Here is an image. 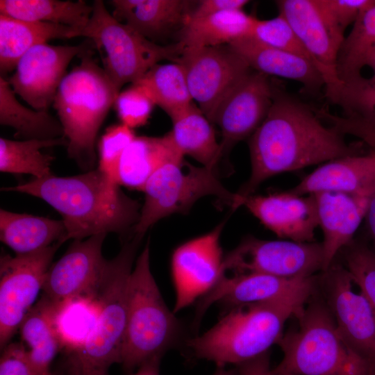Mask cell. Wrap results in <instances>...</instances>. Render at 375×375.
<instances>
[{
	"label": "cell",
	"mask_w": 375,
	"mask_h": 375,
	"mask_svg": "<svg viewBox=\"0 0 375 375\" xmlns=\"http://www.w3.org/2000/svg\"><path fill=\"white\" fill-rule=\"evenodd\" d=\"M40 198L62 217L65 242L110 232L124 233L140 214L138 201L129 197L99 169L67 177L49 175L1 188Z\"/></svg>",
	"instance_id": "2"
},
{
	"label": "cell",
	"mask_w": 375,
	"mask_h": 375,
	"mask_svg": "<svg viewBox=\"0 0 375 375\" xmlns=\"http://www.w3.org/2000/svg\"><path fill=\"white\" fill-rule=\"evenodd\" d=\"M194 101L210 122L228 94L253 69L229 45L184 48L178 59Z\"/></svg>",
	"instance_id": "12"
},
{
	"label": "cell",
	"mask_w": 375,
	"mask_h": 375,
	"mask_svg": "<svg viewBox=\"0 0 375 375\" xmlns=\"http://www.w3.org/2000/svg\"><path fill=\"white\" fill-rule=\"evenodd\" d=\"M278 14L289 24L325 81L324 90L341 83L336 74L338 56L344 39L319 0H278Z\"/></svg>",
	"instance_id": "16"
},
{
	"label": "cell",
	"mask_w": 375,
	"mask_h": 375,
	"mask_svg": "<svg viewBox=\"0 0 375 375\" xmlns=\"http://www.w3.org/2000/svg\"><path fill=\"white\" fill-rule=\"evenodd\" d=\"M170 118L173 126L169 133L179 152L202 166L216 169L222 157L221 145L210 122L199 108L192 103Z\"/></svg>",
	"instance_id": "29"
},
{
	"label": "cell",
	"mask_w": 375,
	"mask_h": 375,
	"mask_svg": "<svg viewBox=\"0 0 375 375\" xmlns=\"http://www.w3.org/2000/svg\"><path fill=\"white\" fill-rule=\"evenodd\" d=\"M168 132L163 136H135L124 150L118 172L119 185L142 191L152 175L165 164L183 160Z\"/></svg>",
	"instance_id": "25"
},
{
	"label": "cell",
	"mask_w": 375,
	"mask_h": 375,
	"mask_svg": "<svg viewBox=\"0 0 375 375\" xmlns=\"http://www.w3.org/2000/svg\"><path fill=\"white\" fill-rule=\"evenodd\" d=\"M321 243L288 240H264L247 236L224 258L222 271L235 274L260 273L295 278L323 272Z\"/></svg>",
	"instance_id": "10"
},
{
	"label": "cell",
	"mask_w": 375,
	"mask_h": 375,
	"mask_svg": "<svg viewBox=\"0 0 375 375\" xmlns=\"http://www.w3.org/2000/svg\"><path fill=\"white\" fill-rule=\"evenodd\" d=\"M154 106L149 92L138 83L120 91L113 105L122 124L132 129L147 122Z\"/></svg>",
	"instance_id": "41"
},
{
	"label": "cell",
	"mask_w": 375,
	"mask_h": 375,
	"mask_svg": "<svg viewBox=\"0 0 375 375\" xmlns=\"http://www.w3.org/2000/svg\"><path fill=\"white\" fill-rule=\"evenodd\" d=\"M145 199L140 217L133 228L134 235L144 236L149 228L164 217L186 213L200 199L212 196L233 210L242 206L236 192L226 189L219 180L217 170L195 166L184 160L168 162L147 181Z\"/></svg>",
	"instance_id": "9"
},
{
	"label": "cell",
	"mask_w": 375,
	"mask_h": 375,
	"mask_svg": "<svg viewBox=\"0 0 375 375\" xmlns=\"http://www.w3.org/2000/svg\"><path fill=\"white\" fill-rule=\"evenodd\" d=\"M272 374L273 375H297V374H289V373H278V372H275L272 370Z\"/></svg>",
	"instance_id": "51"
},
{
	"label": "cell",
	"mask_w": 375,
	"mask_h": 375,
	"mask_svg": "<svg viewBox=\"0 0 375 375\" xmlns=\"http://www.w3.org/2000/svg\"><path fill=\"white\" fill-rule=\"evenodd\" d=\"M344 249V267L375 312V251L355 240Z\"/></svg>",
	"instance_id": "38"
},
{
	"label": "cell",
	"mask_w": 375,
	"mask_h": 375,
	"mask_svg": "<svg viewBox=\"0 0 375 375\" xmlns=\"http://www.w3.org/2000/svg\"><path fill=\"white\" fill-rule=\"evenodd\" d=\"M92 10V4L83 0H0V14L69 26L77 31L75 37L88 24Z\"/></svg>",
	"instance_id": "32"
},
{
	"label": "cell",
	"mask_w": 375,
	"mask_h": 375,
	"mask_svg": "<svg viewBox=\"0 0 375 375\" xmlns=\"http://www.w3.org/2000/svg\"><path fill=\"white\" fill-rule=\"evenodd\" d=\"M67 146L65 136L51 140H12L0 138V171L12 174H28L41 178L49 176L53 157L42 149Z\"/></svg>",
	"instance_id": "35"
},
{
	"label": "cell",
	"mask_w": 375,
	"mask_h": 375,
	"mask_svg": "<svg viewBox=\"0 0 375 375\" xmlns=\"http://www.w3.org/2000/svg\"><path fill=\"white\" fill-rule=\"evenodd\" d=\"M56 242L27 254L1 256L0 260V349L9 344L25 316L34 306L60 247Z\"/></svg>",
	"instance_id": "11"
},
{
	"label": "cell",
	"mask_w": 375,
	"mask_h": 375,
	"mask_svg": "<svg viewBox=\"0 0 375 375\" xmlns=\"http://www.w3.org/2000/svg\"><path fill=\"white\" fill-rule=\"evenodd\" d=\"M162 357L157 356L152 358L143 362L136 372L130 375H160L159 367Z\"/></svg>",
	"instance_id": "47"
},
{
	"label": "cell",
	"mask_w": 375,
	"mask_h": 375,
	"mask_svg": "<svg viewBox=\"0 0 375 375\" xmlns=\"http://www.w3.org/2000/svg\"><path fill=\"white\" fill-rule=\"evenodd\" d=\"M251 36L265 44L304 58L315 65L289 24L279 14L269 19L256 18Z\"/></svg>",
	"instance_id": "39"
},
{
	"label": "cell",
	"mask_w": 375,
	"mask_h": 375,
	"mask_svg": "<svg viewBox=\"0 0 375 375\" xmlns=\"http://www.w3.org/2000/svg\"><path fill=\"white\" fill-rule=\"evenodd\" d=\"M62 220L0 210V239L17 255L27 254L56 242H65Z\"/></svg>",
	"instance_id": "27"
},
{
	"label": "cell",
	"mask_w": 375,
	"mask_h": 375,
	"mask_svg": "<svg viewBox=\"0 0 375 375\" xmlns=\"http://www.w3.org/2000/svg\"><path fill=\"white\" fill-rule=\"evenodd\" d=\"M213 375H237L236 369L226 370L224 367H217Z\"/></svg>",
	"instance_id": "49"
},
{
	"label": "cell",
	"mask_w": 375,
	"mask_h": 375,
	"mask_svg": "<svg viewBox=\"0 0 375 375\" xmlns=\"http://www.w3.org/2000/svg\"><path fill=\"white\" fill-rule=\"evenodd\" d=\"M56 310V306L42 296L19 328L28 360L38 375H52L51 363L62 350L55 327Z\"/></svg>",
	"instance_id": "28"
},
{
	"label": "cell",
	"mask_w": 375,
	"mask_h": 375,
	"mask_svg": "<svg viewBox=\"0 0 375 375\" xmlns=\"http://www.w3.org/2000/svg\"><path fill=\"white\" fill-rule=\"evenodd\" d=\"M142 236L126 241L119 253L107 263L93 292L100 308L97 324L79 349L65 354L62 365L53 375H110L121 363L126 331L128 288L133 263Z\"/></svg>",
	"instance_id": "4"
},
{
	"label": "cell",
	"mask_w": 375,
	"mask_h": 375,
	"mask_svg": "<svg viewBox=\"0 0 375 375\" xmlns=\"http://www.w3.org/2000/svg\"><path fill=\"white\" fill-rule=\"evenodd\" d=\"M90 47L85 42L74 46L38 44L19 59L8 81L15 93L32 108L48 111L69 62Z\"/></svg>",
	"instance_id": "13"
},
{
	"label": "cell",
	"mask_w": 375,
	"mask_h": 375,
	"mask_svg": "<svg viewBox=\"0 0 375 375\" xmlns=\"http://www.w3.org/2000/svg\"><path fill=\"white\" fill-rule=\"evenodd\" d=\"M254 71L269 77L276 76L300 83L304 91L316 94L325 87V81L310 60L288 51L265 44L252 36L229 44Z\"/></svg>",
	"instance_id": "23"
},
{
	"label": "cell",
	"mask_w": 375,
	"mask_h": 375,
	"mask_svg": "<svg viewBox=\"0 0 375 375\" xmlns=\"http://www.w3.org/2000/svg\"><path fill=\"white\" fill-rule=\"evenodd\" d=\"M319 118L342 134L350 135L361 140L368 150L375 151V118L356 115H337L326 108L317 112Z\"/></svg>",
	"instance_id": "42"
},
{
	"label": "cell",
	"mask_w": 375,
	"mask_h": 375,
	"mask_svg": "<svg viewBox=\"0 0 375 375\" xmlns=\"http://www.w3.org/2000/svg\"><path fill=\"white\" fill-rule=\"evenodd\" d=\"M119 93L90 49L60 84L53 105L67 140L68 156L80 167H93L98 132Z\"/></svg>",
	"instance_id": "6"
},
{
	"label": "cell",
	"mask_w": 375,
	"mask_h": 375,
	"mask_svg": "<svg viewBox=\"0 0 375 375\" xmlns=\"http://www.w3.org/2000/svg\"><path fill=\"white\" fill-rule=\"evenodd\" d=\"M106 236V233H101L85 240H74L65 254L49 268L42 296L57 308L75 297L92 294L108 260L102 255Z\"/></svg>",
	"instance_id": "18"
},
{
	"label": "cell",
	"mask_w": 375,
	"mask_h": 375,
	"mask_svg": "<svg viewBox=\"0 0 375 375\" xmlns=\"http://www.w3.org/2000/svg\"><path fill=\"white\" fill-rule=\"evenodd\" d=\"M364 220L368 233L375 244V194L369 202Z\"/></svg>",
	"instance_id": "48"
},
{
	"label": "cell",
	"mask_w": 375,
	"mask_h": 375,
	"mask_svg": "<svg viewBox=\"0 0 375 375\" xmlns=\"http://www.w3.org/2000/svg\"><path fill=\"white\" fill-rule=\"evenodd\" d=\"M288 190L298 195L336 192L372 199L375 194V151L326 162Z\"/></svg>",
	"instance_id": "21"
},
{
	"label": "cell",
	"mask_w": 375,
	"mask_h": 375,
	"mask_svg": "<svg viewBox=\"0 0 375 375\" xmlns=\"http://www.w3.org/2000/svg\"><path fill=\"white\" fill-rule=\"evenodd\" d=\"M243 206L279 238L315 242L319 223L313 194L298 195L289 190L267 195L253 194L244 199Z\"/></svg>",
	"instance_id": "19"
},
{
	"label": "cell",
	"mask_w": 375,
	"mask_h": 375,
	"mask_svg": "<svg viewBox=\"0 0 375 375\" xmlns=\"http://www.w3.org/2000/svg\"><path fill=\"white\" fill-rule=\"evenodd\" d=\"M99 312L93 294L75 297L56 308L55 327L65 354L85 344L97 324Z\"/></svg>",
	"instance_id": "34"
},
{
	"label": "cell",
	"mask_w": 375,
	"mask_h": 375,
	"mask_svg": "<svg viewBox=\"0 0 375 375\" xmlns=\"http://www.w3.org/2000/svg\"><path fill=\"white\" fill-rule=\"evenodd\" d=\"M135 136L133 129L121 123L108 127L99 141L98 169L115 184L119 185V166L123 153Z\"/></svg>",
	"instance_id": "40"
},
{
	"label": "cell",
	"mask_w": 375,
	"mask_h": 375,
	"mask_svg": "<svg viewBox=\"0 0 375 375\" xmlns=\"http://www.w3.org/2000/svg\"><path fill=\"white\" fill-rule=\"evenodd\" d=\"M236 372L237 375H273L269 352L237 365Z\"/></svg>",
	"instance_id": "46"
},
{
	"label": "cell",
	"mask_w": 375,
	"mask_h": 375,
	"mask_svg": "<svg viewBox=\"0 0 375 375\" xmlns=\"http://www.w3.org/2000/svg\"><path fill=\"white\" fill-rule=\"evenodd\" d=\"M247 0H201L196 1L187 19H197L227 10H243Z\"/></svg>",
	"instance_id": "45"
},
{
	"label": "cell",
	"mask_w": 375,
	"mask_h": 375,
	"mask_svg": "<svg viewBox=\"0 0 375 375\" xmlns=\"http://www.w3.org/2000/svg\"><path fill=\"white\" fill-rule=\"evenodd\" d=\"M195 1L186 0H112V16L144 38L156 41L182 28ZM158 44V43H157Z\"/></svg>",
	"instance_id": "24"
},
{
	"label": "cell",
	"mask_w": 375,
	"mask_h": 375,
	"mask_svg": "<svg viewBox=\"0 0 375 375\" xmlns=\"http://www.w3.org/2000/svg\"><path fill=\"white\" fill-rule=\"evenodd\" d=\"M331 20L344 34L347 28L356 22L360 13L375 0H319Z\"/></svg>",
	"instance_id": "43"
},
{
	"label": "cell",
	"mask_w": 375,
	"mask_h": 375,
	"mask_svg": "<svg viewBox=\"0 0 375 375\" xmlns=\"http://www.w3.org/2000/svg\"><path fill=\"white\" fill-rule=\"evenodd\" d=\"M225 221L209 233L178 247L172 257V273L176 290L173 312L192 304L210 292L224 275L219 244Z\"/></svg>",
	"instance_id": "14"
},
{
	"label": "cell",
	"mask_w": 375,
	"mask_h": 375,
	"mask_svg": "<svg viewBox=\"0 0 375 375\" xmlns=\"http://www.w3.org/2000/svg\"><path fill=\"white\" fill-rule=\"evenodd\" d=\"M315 198L319 227L323 233V272L334 262L338 253L353 240L365 219L372 199L353 194L320 192Z\"/></svg>",
	"instance_id": "20"
},
{
	"label": "cell",
	"mask_w": 375,
	"mask_h": 375,
	"mask_svg": "<svg viewBox=\"0 0 375 375\" xmlns=\"http://www.w3.org/2000/svg\"><path fill=\"white\" fill-rule=\"evenodd\" d=\"M295 317L298 326L282 335L277 342L283 356L274 372L297 375H375V362L348 344L327 305L313 301Z\"/></svg>",
	"instance_id": "5"
},
{
	"label": "cell",
	"mask_w": 375,
	"mask_h": 375,
	"mask_svg": "<svg viewBox=\"0 0 375 375\" xmlns=\"http://www.w3.org/2000/svg\"><path fill=\"white\" fill-rule=\"evenodd\" d=\"M368 66L373 69V76L368 78V81L369 83L375 84V53H374Z\"/></svg>",
	"instance_id": "50"
},
{
	"label": "cell",
	"mask_w": 375,
	"mask_h": 375,
	"mask_svg": "<svg viewBox=\"0 0 375 375\" xmlns=\"http://www.w3.org/2000/svg\"><path fill=\"white\" fill-rule=\"evenodd\" d=\"M69 26L30 22L0 14V72L5 76L15 69L19 59L32 47L53 39L75 38Z\"/></svg>",
	"instance_id": "26"
},
{
	"label": "cell",
	"mask_w": 375,
	"mask_h": 375,
	"mask_svg": "<svg viewBox=\"0 0 375 375\" xmlns=\"http://www.w3.org/2000/svg\"><path fill=\"white\" fill-rule=\"evenodd\" d=\"M326 97L342 108V115L375 118V84L363 76L355 81L340 83Z\"/></svg>",
	"instance_id": "37"
},
{
	"label": "cell",
	"mask_w": 375,
	"mask_h": 375,
	"mask_svg": "<svg viewBox=\"0 0 375 375\" xmlns=\"http://www.w3.org/2000/svg\"><path fill=\"white\" fill-rule=\"evenodd\" d=\"M327 306L336 326L358 353L375 362V312L347 269L334 264L324 272Z\"/></svg>",
	"instance_id": "15"
},
{
	"label": "cell",
	"mask_w": 375,
	"mask_h": 375,
	"mask_svg": "<svg viewBox=\"0 0 375 375\" xmlns=\"http://www.w3.org/2000/svg\"><path fill=\"white\" fill-rule=\"evenodd\" d=\"M1 351L0 375H38L22 343H9Z\"/></svg>",
	"instance_id": "44"
},
{
	"label": "cell",
	"mask_w": 375,
	"mask_h": 375,
	"mask_svg": "<svg viewBox=\"0 0 375 375\" xmlns=\"http://www.w3.org/2000/svg\"><path fill=\"white\" fill-rule=\"evenodd\" d=\"M135 83L147 90L169 117L193 103L184 70L176 62L154 65Z\"/></svg>",
	"instance_id": "36"
},
{
	"label": "cell",
	"mask_w": 375,
	"mask_h": 375,
	"mask_svg": "<svg viewBox=\"0 0 375 375\" xmlns=\"http://www.w3.org/2000/svg\"><path fill=\"white\" fill-rule=\"evenodd\" d=\"M167 307L150 269L149 244L137 258L130 276L126 331L121 364L129 375L145 361L177 341L181 324Z\"/></svg>",
	"instance_id": "7"
},
{
	"label": "cell",
	"mask_w": 375,
	"mask_h": 375,
	"mask_svg": "<svg viewBox=\"0 0 375 375\" xmlns=\"http://www.w3.org/2000/svg\"><path fill=\"white\" fill-rule=\"evenodd\" d=\"M375 53V3L362 11L344 37L336 63L340 83L354 81L362 77L361 71Z\"/></svg>",
	"instance_id": "33"
},
{
	"label": "cell",
	"mask_w": 375,
	"mask_h": 375,
	"mask_svg": "<svg viewBox=\"0 0 375 375\" xmlns=\"http://www.w3.org/2000/svg\"><path fill=\"white\" fill-rule=\"evenodd\" d=\"M92 8L88 24L76 37L88 38L97 48L103 69L119 92L122 86L135 83L160 61L176 62L181 55L178 42L162 45L148 40L116 19L103 1H94Z\"/></svg>",
	"instance_id": "8"
},
{
	"label": "cell",
	"mask_w": 375,
	"mask_h": 375,
	"mask_svg": "<svg viewBox=\"0 0 375 375\" xmlns=\"http://www.w3.org/2000/svg\"><path fill=\"white\" fill-rule=\"evenodd\" d=\"M315 276L286 278L260 273L223 275L215 286L199 301L194 320L199 325L202 315L215 301L229 308L266 302L285 297L302 287Z\"/></svg>",
	"instance_id": "22"
},
{
	"label": "cell",
	"mask_w": 375,
	"mask_h": 375,
	"mask_svg": "<svg viewBox=\"0 0 375 375\" xmlns=\"http://www.w3.org/2000/svg\"><path fill=\"white\" fill-rule=\"evenodd\" d=\"M256 19L244 10H227L187 19L178 42L182 49L229 45L251 35Z\"/></svg>",
	"instance_id": "30"
},
{
	"label": "cell",
	"mask_w": 375,
	"mask_h": 375,
	"mask_svg": "<svg viewBox=\"0 0 375 375\" xmlns=\"http://www.w3.org/2000/svg\"><path fill=\"white\" fill-rule=\"evenodd\" d=\"M273 82L272 106L248 139L251 174L236 192L242 201L266 180L281 173L364 153L344 135L326 125L315 110Z\"/></svg>",
	"instance_id": "1"
},
{
	"label": "cell",
	"mask_w": 375,
	"mask_h": 375,
	"mask_svg": "<svg viewBox=\"0 0 375 375\" xmlns=\"http://www.w3.org/2000/svg\"><path fill=\"white\" fill-rule=\"evenodd\" d=\"M314 287L315 278L277 299L231 308L209 331L188 340L187 345L197 358L212 361L217 367L238 365L259 356L278 342L285 322L301 311Z\"/></svg>",
	"instance_id": "3"
},
{
	"label": "cell",
	"mask_w": 375,
	"mask_h": 375,
	"mask_svg": "<svg viewBox=\"0 0 375 375\" xmlns=\"http://www.w3.org/2000/svg\"><path fill=\"white\" fill-rule=\"evenodd\" d=\"M273 101V82L252 70L222 100L210 122L222 133V156L239 142L249 139L266 117Z\"/></svg>",
	"instance_id": "17"
},
{
	"label": "cell",
	"mask_w": 375,
	"mask_h": 375,
	"mask_svg": "<svg viewBox=\"0 0 375 375\" xmlns=\"http://www.w3.org/2000/svg\"><path fill=\"white\" fill-rule=\"evenodd\" d=\"M8 79L0 76V124L12 128L22 140H51L64 136L59 121L48 111L22 104Z\"/></svg>",
	"instance_id": "31"
}]
</instances>
